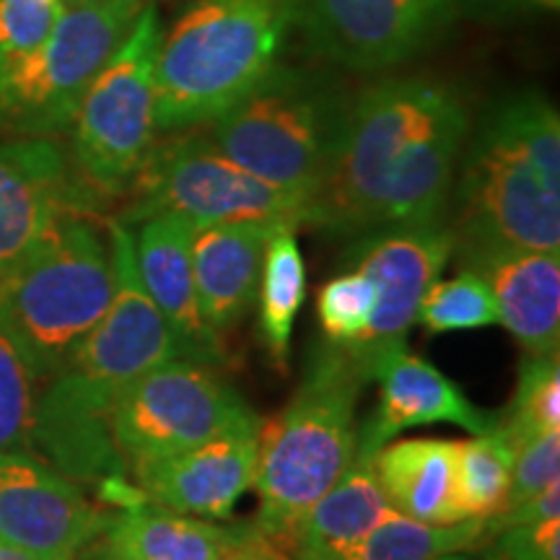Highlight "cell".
<instances>
[{"instance_id":"obj_14","label":"cell","mask_w":560,"mask_h":560,"mask_svg":"<svg viewBox=\"0 0 560 560\" xmlns=\"http://www.w3.org/2000/svg\"><path fill=\"white\" fill-rule=\"evenodd\" d=\"M112 511L39 457L0 462V545L30 560H79Z\"/></svg>"},{"instance_id":"obj_22","label":"cell","mask_w":560,"mask_h":560,"mask_svg":"<svg viewBox=\"0 0 560 560\" xmlns=\"http://www.w3.org/2000/svg\"><path fill=\"white\" fill-rule=\"evenodd\" d=\"M252 524H219L177 514L143 495L128 509L112 511L102 540L138 560H221Z\"/></svg>"},{"instance_id":"obj_15","label":"cell","mask_w":560,"mask_h":560,"mask_svg":"<svg viewBox=\"0 0 560 560\" xmlns=\"http://www.w3.org/2000/svg\"><path fill=\"white\" fill-rule=\"evenodd\" d=\"M257 431L260 423L236 425L192 450L143 465L130 478L159 506L226 522L255 482Z\"/></svg>"},{"instance_id":"obj_17","label":"cell","mask_w":560,"mask_h":560,"mask_svg":"<svg viewBox=\"0 0 560 560\" xmlns=\"http://www.w3.org/2000/svg\"><path fill=\"white\" fill-rule=\"evenodd\" d=\"M371 382H380V402L359 429L355 454H376L397 433L416 425L454 423L470 433H486L499 423V412L472 405L457 382L410 353L408 346L380 359Z\"/></svg>"},{"instance_id":"obj_5","label":"cell","mask_w":560,"mask_h":560,"mask_svg":"<svg viewBox=\"0 0 560 560\" xmlns=\"http://www.w3.org/2000/svg\"><path fill=\"white\" fill-rule=\"evenodd\" d=\"M361 369L338 346L317 348L291 402L257 431L255 527L291 552L301 522L355 457Z\"/></svg>"},{"instance_id":"obj_30","label":"cell","mask_w":560,"mask_h":560,"mask_svg":"<svg viewBox=\"0 0 560 560\" xmlns=\"http://www.w3.org/2000/svg\"><path fill=\"white\" fill-rule=\"evenodd\" d=\"M376 289L361 270L342 272L317 291V319L330 346H350L369 327Z\"/></svg>"},{"instance_id":"obj_20","label":"cell","mask_w":560,"mask_h":560,"mask_svg":"<svg viewBox=\"0 0 560 560\" xmlns=\"http://www.w3.org/2000/svg\"><path fill=\"white\" fill-rule=\"evenodd\" d=\"M278 223H206L192 229L190 257L202 319L213 332H229L257 299L265 244Z\"/></svg>"},{"instance_id":"obj_12","label":"cell","mask_w":560,"mask_h":560,"mask_svg":"<svg viewBox=\"0 0 560 560\" xmlns=\"http://www.w3.org/2000/svg\"><path fill=\"white\" fill-rule=\"evenodd\" d=\"M462 16V0H296L306 47L355 73H380L431 50Z\"/></svg>"},{"instance_id":"obj_26","label":"cell","mask_w":560,"mask_h":560,"mask_svg":"<svg viewBox=\"0 0 560 560\" xmlns=\"http://www.w3.org/2000/svg\"><path fill=\"white\" fill-rule=\"evenodd\" d=\"M514 446L499 429L454 441V490L465 520H488L506 509Z\"/></svg>"},{"instance_id":"obj_36","label":"cell","mask_w":560,"mask_h":560,"mask_svg":"<svg viewBox=\"0 0 560 560\" xmlns=\"http://www.w3.org/2000/svg\"><path fill=\"white\" fill-rule=\"evenodd\" d=\"M83 558H86V560H138V558L128 556V552L117 550L115 545H109L107 540H102V537L94 545H91L86 552H83Z\"/></svg>"},{"instance_id":"obj_13","label":"cell","mask_w":560,"mask_h":560,"mask_svg":"<svg viewBox=\"0 0 560 560\" xmlns=\"http://www.w3.org/2000/svg\"><path fill=\"white\" fill-rule=\"evenodd\" d=\"M452 255L454 231L446 219L369 231L350 244L346 262L369 276L376 289L369 327L350 346H342L363 380L371 382L380 359L408 346L420 299L436 283Z\"/></svg>"},{"instance_id":"obj_8","label":"cell","mask_w":560,"mask_h":560,"mask_svg":"<svg viewBox=\"0 0 560 560\" xmlns=\"http://www.w3.org/2000/svg\"><path fill=\"white\" fill-rule=\"evenodd\" d=\"M149 0L66 3L50 37L0 66V128L24 138L70 130L81 96L107 66Z\"/></svg>"},{"instance_id":"obj_3","label":"cell","mask_w":560,"mask_h":560,"mask_svg":"<svg viewBox=\"0 0 560 560\" xmlns=\"http://www.w3.org/2000/svg\"><path fill=\"white\" fill-rule=\"evenodd\" d=\"M454 247L560 252V117L540 91L493 104L454 174Z\"/></svg>"},{"instance_id":"obj_4","label":"cell","mask_w":560,"mask_h":560,"mask_svg":"<svg viewBox=\"0 0 560 560\" xmlns=\"http://www.w3.org/2000/svg\"><path fill=\"white\" fill-rule=\"evenodd\" d=\"M296 0H198L161 32L156 130L208 125L280 68Z\"/></svg>"},{"instance_id":"obj_34","label":"cell","mask_w":560,"mask_h":560,"mask_svg":"<svg viewBox=\"0 0 560 560\" xmlns=\"http://www.w3.org/2000/svg\"><path fill=\"white\" fill-rule=\"evenodd\" d=\"M560 0H462V13L470 11L482 19H527L558 13Z\"/></svg>"},{"instance_id":"obj_33","label":"cell","mask_w":560,"mask_h":560,"mask_svg":"<svg viewBox=\"0 0 560 560\" xmlns=\"http://www.w3.org/2000/svg\"><path fill=\"white\" fill-rule=\"evenodd\" d=\"M478 550L490 560H560V516L495 532Z\"/></svg>"},{"instance_id":"obj_10","label":"cell","mask_w":560,"mask_h":560,"mask_svg":"<svg viewBox=\"0 0 560 560\" xmlns=\"http://www.w3.org/2000/svg\"><path fill=\"white\" fill-rule=\"evenodd\" d=\"M130 190L125 223L156 213H177L195 226L236 221L301 226L306 219L304 202L255 177L195 128L166 132V140L153 143Z\"/></svg>"},{"instance_id":"obj_32","label":"cell","mask_w":560,"mask_h":560,"mask_svg":"<svg viewBox=\"0 0 560 560\" xmlns=\"http://www.w3.org/2000/svg\"><path fill=\"white\" fill-rule=\"evenodd\" d=\"M560 478V433L548 431L522 441L514 450L511 465V488L506 509L535 499Z\"/></svg>"},{"instance_id":"obj_24","label":"cell","mask_w":560,"mask_h":560,"mask_svg":"<svg viewBox=\"0 0 560 560\" xmlns=\"http://www.w3.org/2000/svg\"><path fill=\"white\" fill-rule=\"evenodd\" d=\"M293 223H278L265 244L260 276V327L262 346L280 369L289 366L293 325L306 299V265Z\"/></svg>"},{"instance_id":"obj_37","label":"cell","mask_w":560,"mask_h":560,"mask_svg":"<svg viewBox=\"0 0 560 560\" xmlns=\"http://www.w3.org/2000/svg\"><path fill=\"white\" fill-rule=\"evenodd\" d=\"M0 560H30L26 556H21V552L5 548V545H0Z\"/></svg>"},{"instance_id":"obj_25","label":"cell","mask_w":560,"mask_h":560,"mask_svg":"<svg viewBox=\"0 0 560 560\" xmlns=\"http://www.w3.org/2000/svg\"><path fill=\"white\" fill-rule=\"evenodd\" d=\"M486 535V520L433 527L395 514L376 524L359 542L319 560H433L446 552L475 550Z\"/></svg>"},{"instance_id":"obj_27","label":"cell","mask_w":560,"mask_h":560,"mask_svg":"<svg viewBox=\"0 0 560 560\" xmlns=\"http://www.w3.org/2000/svg\"><path fill=\"white\" fill-rule=\"evenodd\" d=\"M511 446L560 431V361L558 353H524L516 376V389L509 408L499 412L495 423Z\"/></svg>"},{"instance_id":"obj_11","label":"cell","mask_w":560,"mask_h":560,"mask_svg":"<svg viewBox=\"0 0 560 560\" xmlns=\"http://www.w3.org/2000/svg\"><path fill=\"white\" fill-rule=\"evenodd\" d=\"M247 423L260 418L213 369L172 359L125 387L112 408L109 439L125 472L132 475Z\"/></svg>"},{"instance_id":"obj_18","label":"cell","mask_w":560,"mask_h":560,"mask_svg":"<svg viewBox=\"0 0 560 560\" xmlns=\"http://www.w3.org/2000/svg\"><path fill=\"white\" fill-rule=\"evenodd\" d=\"M138 223V234L132 231V249L140 283L170 325L179 355L219 369L226 363V348L221 335L202 319L192 278L190 240L195 223L177 213H156Z\"/></svg>"},{"instance_id":"obj_28","label":"cell","mask_w":560,"mask_h":560,"mask_svg":"<svg viewBox=\"0 0 560 560\" xmlns=\"http://www.w3.org/2000/svg\"><path fill=\"white\" fill-rule=\"evenodd\" d=\"M416 325L429 335L499 325V304L478 272L462 268L452 280H436L418 304Z\"/></svg>"},{"instance_id":"obj_21","label":"cell","mask_w":560,"mask_h":560,"mask_svg":"<svg viewBox=\"0 0 560 560\" xmlns=\"http://www.w3.org/2000/svg\"><path fill=\"white\" fill-rule=\"evenodd\" d=\"M374 470L397 514L433 527L465 522L454 490V441H389L374 454Z\"/></svg>"},{"instance_id":"obj_35","label":"cell","mask_w":560,"mask_h":560,"mask_svg":"<svg viewBox=\"0 0 560 560\" xmlns=\"http://www.w3.org/2000/svg\"><path fill=\"white\" fill-rule=\"evenodd\" d=\"M221 560H293V556L252 524L247 535L236 545H231Z\"/></svg>"},{"instance_id":"obj_38","label":"cell","mask_w":560,"mask_h":560,"mask_svg":"<svg viewBox=\"0 0 560 560\" xmlns=\"http://www.w3.org/2000/svg\"><path fill=\"white\" fill-rule=\"evenodd\" d=\"M433 560H470V558L457 556V552H446V556H439V558H433ZM486 560H490V558H486Z\"/></svg>"},{"instance_id":"obj_23","label":"cell","mask_w":560,"mask_h":560,"mask_svg":"<svg viewBox=\"0 0 560 560\" xmlns=\"http://www.w3.org/2000/svg\"><path fill=\"white\" fill-rule=\"evenodd\" d=\"M397 511L374 470V454H355L338 482L314 503L293 540V560H319L359 542Z\"/></svg>"},{"instance_id":"obj_1","label":"cell","mask_w":560,"mask_h":560,"mask_svg":"<svg viewBox=\"0 0 560 560\" xmlns=\"http://www.w3.org/2000/svg\"><path fill=\"white\" fill-rule=\"evenodd\" d=\"M467 138L470 109L452 83L405 75L363 89L304 223L355 240L444 219Z\"/></svg>"},{"instance_id":"obj_29","label":"cell","mask_w":560,"mask_h":560,"mask_svg":"<svg viewBox=\"0 0 560 560\" xmlns=\"http://www.w3.org/2000/svg\"><path fill=\"white\" fill-rule=\"evenodd\" d=\"M37 382L30 361L0 330V462L32 454Z\"/></svg>"},{"instance_id":"obj_7","label":"cell","mask_w":560,"mask_h":560,"mask_svg":"<svg viewBox=\"0 0 560 560\" xmlns=\"http://www.w3.org/2000/svg\"><path fill=\"white\" fill-rule=\"evenodd\" d=\"M350 100L330 75L280 66L206 132L231 161L310 206L332 164Z\"/></svg>"},{"instance_id":"obj_19","label":"cell","mask_w":560,"mask_h":560,"mask_svg":"<svg viewBox=\"0 0 560 560\" xmlns=\"http://www.w3.org/2000/svg\"><path fill=\"white\" fill-rule=\"evenodd\" d=\"M462 268L486 280L499 304V325L524 353H558L560 252L516 247H454Z\"/></svg>"},{"instance_id":"obj_31","label":"cell","mask_w":560,"mask_h":560,"mask_svg":"<svg viewBox=\"0 0 560 560\" xmlns=\"http://www.w3.org/2000/svg\"><path fill=\"white\" fill-rule=\"evenodd\" d=\"M62 0H0V66L30 55L50 37Z\"/></svg>"},{"instance_id":"obj_2","label":"cell","mask_w":560,"mask_h":560,"mask_svg":"<svg viewBox=\"0 0 560 560\" xmlns=\"http://www.w3.org/2000/svg\"><path fill=\"white\" fill-rule=\"evenodd\" d=\"M109 242L115 299L100 325L37 395L32 431L34 457L96 490L128 475L109 439L117 397L145 371L182 359L170 325L140 283L130 223L109 221Z\"/></svg>"},{"instance_id":"obj_39","label":"cell","mask_w":560,"mask_h":560,"mask_svg":"<svg viewBox=\"0 0 560 560\" xmlns=\"http://www.w3.org/2000/svg\"><path fill=\"white\" fill-rule=\"evenodd\" d=\"M62 3H81V0H62Z\"/></svg>"},{"instance_id":"obj_6","label":"cell","mask_w":560,"mask_h":560,"mask_svg":"<svg viewBox=\"0 0 560 560\" xmlns=\"http://www.w3.org/2000/svg\"><path fill=\"white\" fill-rule=\"evenodd\" d=\"M115 285L102 231L83 210H68L0 280V330L50 380L107 314Z\"/></svg>"},{"instance_id":"obj_9","label":"cell","mask_w":560,"mask_h":560,"mask_svg":"<svg viewBox=\"0 0 560 560\" xmlns=\"http://www.w3.org/2000/svg\"><path fill=\"white\" fill-rule=\"evenodd\" d=\"M164 24L159 9L145 3L86 94L81 96L70 132L73 164L91 190L120 195L151 145L156 143V52Z\"/></svg>"},{"instance_id":"obj_16","label":"cell","mask_w":560,"mask_h":560,"mask_svg":"<svg viewBox=\"0 0 560 560\" xmlns=\"http://www.w3.org/2000/svg\"><path fill=\"white\" fill-rule=\"evenodd\" d=\"M83 206L86 195L58 143L24 136L0 143V280L62 213Z\"/></svg>"}]
</instances>
